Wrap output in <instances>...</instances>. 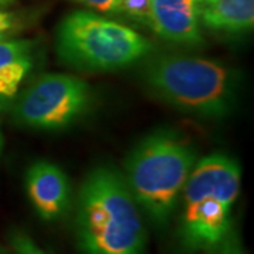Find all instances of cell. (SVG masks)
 <instances>
[{
	"label": "cell",
	"instance_id": "obj_1",
	"mask_svg": "<svg viewBox=\"0 0 254 254\" xmlns=\"http://www.w3.org/2000/svg\"><path fill=\"white\" fill-rule=\"evenodd\" d=\"M75 235L82 254H145L141 209L113 168L98 167L82 182Z\"/></svg>",
	"mask_w": 254,
	"mask_h": 254
},
{
	"label": "cell",
	"instance_id": "obj_2",
	"mask_svg": "<svg viewBox=\"0 0 254 254\" xmlns=\"http://www.w3.org/2000/svg\"><path fill=\"white\" fill-rule=\"evenodd\" d=\"M141 81L158 99L199 118H223L233 106L236 78L226 65L193 55L145 58Z\"/></svg>",
	"mask_w": 254,
	"mask_h": 254
},
{
	"label": "cell",
	"instance_id": "obj_3",
	"mask_svg": "<svg viewBox=\"0 0 254 254\" xmlns=\"http://www.w3.org/2000/svg\"><path fill=\"white\" fill-rule=\"evenodd\" d=\"M236 160L215 153L196 161L182 190L180 236L192 253H212L232 230V209L240 192Z\"/></svg>",
	"mask_w": 254,
	"mask_h": 254
},
{
	"label": "cell",
	"instance_id": "obj_4",
	"mask_svg": "<svg viewBox=\"0 0 254 254\" xmlns=\"http://www.w3.org/2000/svg\"><path fill=\"white\" fill-rule=\"evenodd\" d=\"M196 151L173 130H157L128 155L126 184L155 226L170 220L196 164Z\"/></svg>",
	"mask_w": 254,
	"mask_h": 254
},
{
	"label": "cell",
	"instance_id": "obj_5",
	"mask_svg": "<svg viewBox=\"0 0 254 254\" xmlns=\"http://www.w3.org/2000/svg\"><path fill=\"white\" fill-rule=\"evenodd\" d=\"M55 50L64 64L85 72L125 69L153 53L136 30L92 11H73L60 23Z\"/></svg>",
	"mask_w": 254,
	"mask_h": 254
},
{
	"label": "cell",
	"instance_id": "obj_6",
	"mask_svg": "<svg viewBox=\"0 0 254 254\" xmlns=\"http://www.w3.org/2000/svg\"><path fill=\"white\" fill-rule=\"evenodd\" d=\"M91 103L92 91L85 81L66 73H46L18 96L13 116L21 126L55 131L72 126Z\"/></svg>",
	"mask_w": 254,
	"mask_h": 254
},
{
	"label": "cell",
	"instance_id": "obj_7",
	"mask_svg": "<svg viewBox=\"0 0 254 254\" xmlns=\"http://www.w3.org/2000/svg\"><path fill=\"white\" fill-rule=\"evenodd\" d=\"M150 28L177 46L200 47L205 40L199 20V0H151Z\"/></svg>",
	"mask_w": 254,
	"mask_h": 254
},
{
	"label": "cell",
	"instance_id": "obj_8",
	"mask_svg": "<svg viewBox=\"0 0 254 254\" xmlns=\"http://www.w3.org/2000/svg\"><path fill=\"white\" fill-rule=\"evenodd\" d=\"M27 195L37 215L46 222L61 219L71 208V185L60 167L37 161L26 175Z\"/></svg>",
	"mask_w": 254,
	"mask_h": 254
},
{
	"label": "cell",
	"instance_id": "obj_9",
	"mask_svg": "<svg viewBox=\"0 0 254 254\" xmlns=\"http://www.w3.org/2000/svg\"><path fill=\"white\" fill-rule=\"evenodd\" d=\"M199 20L215 33H247L254 24V0H199Z\"/></svg>",
	"mask_w": 254,
	"mask_h": 254
},
{
	"label": "cell",
	"instance_id": "obj_10",
	"mask_svg": "<svg viewBox=\"0 0 254 254\" xmlns=\"http://www.w3.org/2000/svg\"><path fill=\"white\" fill-rule=\"evenodd\" d=\"M36 61L34 44L27 40L0 41V102L17 96Z\"/></svg>",
	"mask_w": 254,
	"mask_h": 254
},
{
	"label": "cell",
	"instance_id": "obj_11",
	"mask_svg": "<svg viewBox=\"0 0 254 254\" xmlns=\"http://www.w3.org/2000/svg\"><path fill=\"white\" fill-rule=\"evenodd\" d=\"M151 0H118L116 14L150 28Z\"/></svg>",
	"mask_w": 254,
	"mask_h": 254
},
{
	"label": "cell",
	"instance_id": "obj_12",
	"mask_svg": "<svg viewBox=\"0 0 254 254\" xmlns=\"http://www.w3.org/2000/svg\"><path fill=\"white\" fill-rule=\"evenodd\" d=\"M10 246L11 253L10 254H48L43 250L36 242L28 236L27 233L21 230H14L10 233Z\"/></svg>",
	"mask_w": 254,
	"mask_h": 254
},
{
	"label": "cell",
	"instance_id": "obj_13",
	"mask_svg": "<svg viewBox=\"0 0 254 254\" xmlns=\"http://www.w3.org/2000/svg\"><path fill=\"white\" fill-rule=\"evenodd\" d=\"M209 254H245L240 245V240L237 237V233L232 229L229 235L225 237V240Z\"/></svg>",
	"mask_w": 254,
	"mask_h": 254
},
{
	"label": "cell",
	"instance_id": "obj_14",
	"mask_svg": "<svg viewBox=\"0 0 254 254\" xmlns=\"http://www.w3.org/2000/svg\"><path fill=\"white\" fill-rule=\"evenodd\" d=\"M76 3H81L89 9L98 10L102 13L116 14L118 10V0H73Z\"/></svg>",
	"mask_w": 254,
	"mask_h": 254
},
{
	"label": "cell",
	"instance_id": "obj_15",
	"mask_svg": "<svg viewBox=\"0 0 254 254\" xmlns=\"http://www.w3.org/2000/svg\"><path fill=\"white\" fill-rule=\"evenodd\" d=\"M13 26H14L13 14L0 9V41L7 36V33L13 28Z\"/></svg>",
	"mask_w": 254,
	"mask_h": 254
},
{
	"label": "cell",
	"instance_id": "obj_16",
	"mask_svg": "<svg viewBox=\"0 0 254 254\" xmlns=\"http://www.w3.org/2000/svg\"><path fill=\"white\" fill-rule=\"evenodd\" d=\"M13 1H16V0H0V7H4V6H9L11 4Z\"/></svg>",
	"mask_w": 254,
	"mask_h": 254
},
{
	"label": "cell",
	"instance_id": "obj_17",
	"mask_svg": "<svg viewBox=\"0 0 254 254\" xmlns=\"http://www.w3.org/2000/svg\"><path fill=\"white\" fill-rule=\"evenodd\" d=\"M0 254H10V253H7V252H6V250H3V249H1V247H0Z\"/></svg>",
	"mask_w": 254,
	"mask_h": 254
},
{
	"label": "cell",
	"instance_id": "obj_18",
	"mask_svg": "<svg viewBox=\"0 0 254 254\" xmlns=\"http://www.w3.org/2000/svg\"><path fill=\"white\" fill-rule=\"evenodd\" d=\"M0 147H1V134H0Z\"/></svg>",
	"mask_w": 254,
	"mask_h": 254
}]
</instances>
